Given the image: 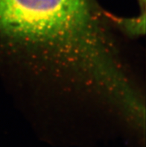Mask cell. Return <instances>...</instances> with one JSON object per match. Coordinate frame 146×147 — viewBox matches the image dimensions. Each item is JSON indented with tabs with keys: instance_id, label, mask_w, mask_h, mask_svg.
Returning a JSON list of instances; mask_svg holds the SVG:
<instances>
[{
	"instance_id": "obj_1",
	"label": "cell",
	"mask_w": 146,
	"mask_h": 147,
	"mask_svg": "<svg viewBox=\"0 0 146 147\" xmlns=\"http://www.w3.org/2000/svg\"><path fill=\"white\" fill-rule=\"evenodd\" d=\"M109 13L97 0H0V70L19 108L144 128V86Z\"/></svg>"
},
{
	"instance_id": "obj_2",
	"label": "cell",
	"mask_w": 146,
	"mask_h": 147,
	"mask_svg": "<svg viewBox=\"0 0 146 147\" xmlns=\"http://www.w3.org/2000/svg\"><path fill=\"white\" fill-rule=\"evenodd\" d=\"M109 17L115 28L128 38L135 39L145 34L146 13H139L133 17H119L109 13Z\"/></svg>"
},
{
	"instance_id": "obj_3",
	"label": "cell",
	"mask_w": 146,
	"mask_h": 147,
	"mask_svg": "<svg viewBox=\"0 0 146 147\" xmlns=\"http://www.w3.org/2000/svg\"><path fill=\"white\" fill-rule=\"evenodd\" d=\"M139 7V13H146V0H137Z\"/></svg>"
}]
</instances>
